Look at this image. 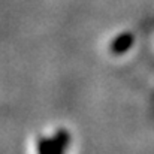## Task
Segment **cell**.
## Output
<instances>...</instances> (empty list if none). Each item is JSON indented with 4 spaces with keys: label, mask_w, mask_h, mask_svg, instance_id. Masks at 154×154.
Masks as SVG:
<instances>
[]
</instances>
